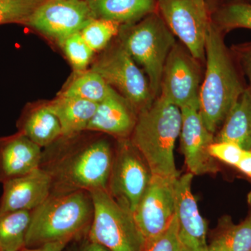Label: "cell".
Instances as JSON below:
<instances>
[{"label":"cell","instance_id":"27","mask_svg":"<svg viewBox=\"0 0 251 251\" xmlns=\"http://www.w3.org/2000/svg\"><path fill=\"white\" fill-rule=\"evenodd\" d=\"M45 0H0V25L27 24L31 14Z\"/></svg>","mask_w":251,"mask_h":251},{"label":"cell","instance_id":"16","mask_svg":"<svg viewBox=\"0 0 251 251\" xmlns=\"http://www.w3.org/2000/svg\"><path fill=\"white\" fill-rule=\"evenodd\" d=\"M42 148L23 133L0 138V183L40 168Z\"/></svg>","mask_w":251,"mask_h":251},{"label":"cell","instance_id":"32","mask_svg":"<svg viewBox=\"0 0 251 251\" xmlns=\"http://www.w3.org/2000/svg\"><path fill=\"white\" fill-rule=\"evenodd\" d=\"M235 168L251 179V150H244Z\"/></svg>","mask_w":251,"mask_h":251},{"label":"cell","instance_id":"22","mask_svg":"<svg viewBox=\"0 0 251 251\" xmlns=\"http://www.w3.org/2000/svg\"><path fill=\"white\" fill-rule=\"evenodd\" d=\"M30 211L0 214V251H19L26 247Z\"/></svg>","mask_w":251,"mask_h":251},{"label":"cell","instance_id":"9","mask_svg":"<svg viewBox=\"0 0 251 251\" xmlns=\"http://www.w3.org/2000/svg\"><path fill=\"white\" fill-rule=\"evenodd\" d=\"M92 70L117 89L138 112L155 99L148 78L122 45L104 54Z\"/></svg>","mask_w":251,"mask_h":251},{"label":"cell","instance_id":"24","mask_svg":"<svg viewBox=\"0 0 251 251\" xmlns=\"http://www.w3.org/2000/svg\"><path fill=\"white\" fill-rule=\"evenodd\" d=\"M115 91L98 73L91 69L73 81L61 95L99 103Z\"/></svg>","mask_w":251,"mask_h":251},{"label":"cell","instance_id":"15","mask_svg":"<svg viewBox=\"0 0 251 251\" xmlns=\"http://www.w3.org/2000/svg\"><path fill=\"white\" fill-rule=\"evenodd\" d=\"M0 214L14 211H33L49 197L52 183L40 168L3 183Z\"/></svg>","mask_w":251,"mask_h":251},{"label":"cell","instance_id":"25","mask_svg":"<svg viewBox=\"0 0 251 251\" xmlns=\"http://www.w3.org/2000/svg\"><path fill=\"white\" fill-rule=\"evenodd\" d=\"M213 24L223 34L238 28L251 29V4L227 2L210 14Z\"/></svg>","mask_w":251,"mask_h":251},{"label":"cell","instance_id":"14","mask_svg":"<svg viewBox=\"0 0 251 251\" xmlns=\"http://www.w3.org/2000/svg\"><path fill=\"white\" fill-rule=\"evenodd\" d=\"M193 174L186 173L175 183L178 237L182 251H209L206 242L207 224L193 194Z\"/></svg>","mask_w":251,"mask_h":251},{"label":"cell","instance_id":"28","mask_svg":"<svg viewBox=\"0 0 251 251\" xmlns=\"http://www.w3.org/2000/svg\"><path fill=\"white\" fill-rule=\"evenodd\" d=\"M60 44L74 69L76 72L85 70L90 64L94 52L87 45L80 33L69 36Z\"/></svg>","mask_w":251,"mask_h":251},{"label":"cell","instance_id":"26","mask_svg":"<svg viewBox=\"0 0 251 251\" xmlns=\"http://www.w3.org/2000/svg\"><path fill=\"white\" fill-rule=\"evenodd\" d=\"M120 23L103 19L94 18L80 31L81 36L91 49L95 51L103 49L112 38L118 34Z\"/></svg>","mask_w":251,"mask_h":251},{"label":"cell","instance_id":"34","mask_svg":"<svg viewBox=\"0 0 251 251\" xmlns=\"http://www.w3.org/2000/svg\"><path fill=\"white\" fill-rule=\"evenodd\" d=\"M227 2H244L251 4V0H204L206 9L209 11V14L221 5Z\"/></svg>","mask_w":251,"mask_h":251},{"label":"cell","instance_id":"10","mask_svg":"<svg viewBox=\"0 0 251 251\" xmlns=\"http://www.w3.org/2000/svg\"><path fill=\"white\" fill-rule=\"evenodd\" d=\"M201 62L182 44H175L167 59L159 97L179 108L199 105Z\"/></svg>","mask_w":251,"mask_h":251},{"label":"cell","instance_id":"2","mask_svg":"<svg viewBox=\"0 0 251 251\" xmlns=\"http://www.w3.org/2000/svg\"><path fill=\"white\" fill-rule=\"evenodd\" d=\"M211 23L205 42L206 71L199 92V112L207 129L215 134L245 89L238 65Z\"/></svg>","mask_w":251,"mask_h":251},{"label":"cell","instance_id":"18","mask_svg":"<svg viewBox=\"0 0 251 251\" xmlns=\"http://www.w3.org/2000/svg\"><path fill=\"white\" fill-rule=\"evenodd\" d=\"M214 142H229L251 150V90L249 87L230 109Z\"/></svg>","mask_w":251,"mask_h":251},{"label":"cell","instance_id":"6","mask_svg":"<svg viewBox=\"0 0 251 251\" xmlns=\"http://www.w3.org/2000/svg\"><path fill=\"white\" fill-rule=\"evenodd\" d=\"M94 213L87 239L110 251H143L146 240L131 211L107 189L90 192Z\"/></svg>","mask_w":251,"mask_h":251},{"label":"cell","instance_id":"8","mask_svg":"<svg viewBox=\"0 0 251 251\" xmlns=\"http://www.w3.org/2000/svg\"><path fill=\"white\" fill-rule=\"evenodd\" d=\"M158 12L182 45L199 62L205 61L211 23L204 0H157Z\"/></svg>","mask_w":251,"mask_h":251},{"label":"cell","instance_id":"29","mask_svg":"<svg viewBox=\"0 0 251 251\" xmlns=\"http://www.w3.org/2000/svg\"><path fill=\"white\" fill-rule=\"evenodd\" d=\"M143 251H182L178 237L176 215L163 233L146 242Z\"/></svg>","mask_w":251,"mask_h":251},{"label":"cell","instance_id":"3","mask_svg":"<svg viewBox=\"0 0 251 251\" xmlns=\"http://www.w3.org/2000/svg\"><path fill=\"white\" fill-rule=\"evenodd\" d=\"M94 208L87 191L51 193L40 206L31 211L26 247L49 243L77 242L87 237Z\"/></svg>","mask_w":251,"mask_h":251},{"label":"cell","instance_id":"31","mask_svg":"<svg viewBox=\"0 0 251 251\" xmlns=\"http://www.w3.org/2000/svg\"><path fill=\"white\" fill-rule=\"evenodd\" d=\"M230 50L238 67L249 79L251 90V42L233 46Z\"/></svg>","mask_w":251,"mask_h":251},{"label":"cell","instance_id":"17","mask_svg":"<svg viewBox=\"0 0 251 251\" xmlns=\"http://www.w3.org/2000/svg\"><path fill=\"white\" fill-rule=\"evenodd\" d=\"M138 115L131 103L115 91L98 103L86 130L108 133L119 139L128 138L134 129Z\"/></svg>","mask_w":251,"mask_h":251},{"label":"cell","instance_id":"20","mask_svg":"<svg viewBox=\"0 0 251 251\" xmlns=\"http://www.w3.org/2000/svg\"><path fill=\"white\" fill-rule=\"evenodd\" d=\"M97 18L133 24L158 11L157 0H87Z\"/></svg>","mask_w":251,"mask_h":251},{"label":"cell","instance_id":"11","mask_svg":"<svg viewBox=\"0 0 251 251\" xmlns=\"http://www.w3.org/2000/svg\"><path fill=\"white\" fill-rule=\"evenodd\" d=\"M94 18L87 0H45L26 25L61 43L80 32Z\"/></svg>","mask_w":251,"mask_h":251},{"label":"cell","instance_id":"7","mask_svg":"<svg viewBox=\"0 0 251 251\" xmlns=\"http://www.w3.org/2000/svg\"><path fill=\"white\" fill-rule=\"evenodd\" d=\"M151 177L150 167L130 138L119 139L107 188L112 197L133 214Z\"/></svg>","mask_w":251,"mask_h":251},{"label":"cell","instance_id":"23","mask_svg":"<svg viewBox=\"0 0 251 251\" xmlns=\"http://www.w3.org/2000/svg\"><path fill=\"white\" fill-rule=\"evenodd\" d=\"M209 251H251V216L235 225L227 220L209 245Z\"/></svg>","mask_w":251,"mask_h":251},{"label":"cell","instance_id":"5","mask_svg":"<svg viewBox=\"0 0 251 251\" xmlns=\"http://www.w3.org/2000/svg\"><path fill=\"white\" fill-rule=\"evenodd\" d=\"M126 31L122 46L148 76L153 98L159 97L163 69L176 44L175 36L158 11Z\"/></svg>","mask_w":251,"mask_h":251},{"label":"cell","instance_id":"33","mask_svg":"<svg viewBox=\"0 0 251 251\" xmlns=\"http://www.w3.org/2000/svg\"><path fill=\"white\" fill-rule=\"evenodd\" d=\"M67 245L62 243H49L35 248L25 247L19 251H64Z\"/></svg>","mask_w":251,"mask_h":251},{"label":"cell","instance_id":"4","mask_svg":"<svg viewBox=\"0 0 251 251\" xmlns=\"http://www.w3.org/2000/svg\"><path fill=\"white\" fill-rule=\"evenodd\" d=\"M181 124V109L161 97L138 112L130 140L143 155L152 175L173 181L179 178L174 150Z\"/></svg>","mask_w":251,"mask_h":251},{"label":"cell","instance_id":"12","mask_svg":"<svg viewBox=\"0 0 251 251\" xmlns=\"http://www.w3.org/2000/svg\"><path fill=\"white\" fill-rule=\"evenodd\" d=\"M175 181L152 175L133 213L135 222L146 242L163 233L174 219Z\"/></svg>","mask_w":251,"mask_h":251},{"label":"cell","instance_id":"35","mask_svg":"<svg viewBox=\"0 0 251 251\" xmlns=\"http://www.w3.org/2000/svg\"><path fill=\"white\" fill-rule=\"evenodd\" d=\"M80 242L76 251H110L99 244L91 242L86 237L81 239Z\"/></svg>","mask_w":251,"mask_h":251},{"label":"cell","instance_id":"36","mask_svg":"<svg viewBox=\"0 0 251 251\" xmlns=\"http://www.w3.org/2000/svg\"><path fill=\"white\" fill-rule=\"evenodd\" d=\"M247 201L248 203H249V206H250L251 211V191H250V193H249V195H248Z\"/></svg>","mask_w":251,"mask_h":251},{"label":"cell","instance_id":"13","mask_svg":"<svg viewBox=\"0 0 251 251\" xmlns=\"http://www.w3.org/2000/svg\"><path fill=\"white\" fill-rule=\"evenodd\" d=\"M182 115L181 146L185 163L189 173L202 175L217 173L219 166L209 149L214 142V134L204 125L199 112V105L184 107Z\"/></svg>","mask_w":251,"mask_h":251},{"label":"cell","instance_id":"1","mask_svg":"<svg viewBox=\"0 0 251 251\" xmlns=\"http://www.w3.org/2000/svg\"><path fill=\"white\" fill-rule=\"evenodd\" d=\"M62 138L64 143L57 140L43 151L40 168L50 178L51 193L107 189L114 156L108 140L77 144Z\"/></svg>","mask_w":251,"mask_h":251},{"label":"cell","instance_id":"19","mask_svg":"<svg viewBox=\"0 0 251 251\" xmlns=\"http://www.w3.org/2000/svg\"><path fill=\"white\" fill-rule=\"evenodd\" d=\"M47 105L58 119L62 137L68 138L87 130L98 103L60 95Z\"/></svg>","mask_w":251,"mask_h":251},{"label":"cell","instance_id":"30","mask_svg":"<svg viewBox=\"0 0 251 251\" xmlns=\"http://www.w3.org/2000/svg\"><path fill=\"white\" fill-rule=\"evenodd\" d=\"M244 151L239 145L229 142H214L209 149V153L216 161L234 167L240 161Z\"/></svg>","mask_w":251,"mask_h":251},{"label":"cell","instance_id":"21","mask_svg":"<svg viewBox=\"0 0 251 251\" xmlns=\"http://www.w3.org/2000/svg\"><path fill=\"white\" fill-rule=\"evenodd\" d=\"M20 133L41 148H46L62 137L58 119L47 105L33 109L23 117Z\"/></svg>","mask_w":251,"mask_h":251}]
</instances>
